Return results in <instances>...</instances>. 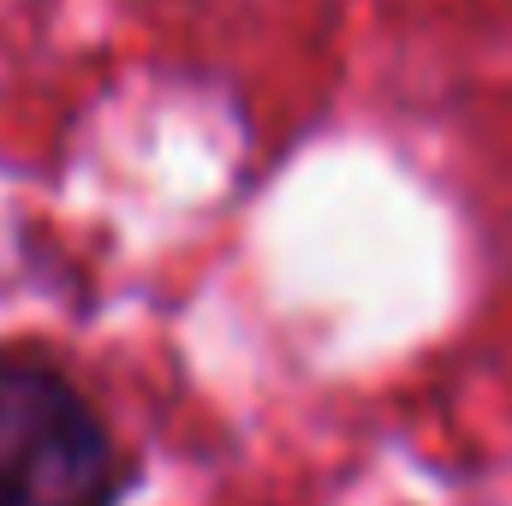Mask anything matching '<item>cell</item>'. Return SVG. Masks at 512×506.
Instances as JSON below:
<instances>
[{
    "instance_id": "1",
    "label": "cell",
    "mask_w": 512,
    "mask_h": 506,
    "mask_svg": "<svg viewBox=\"0 0 512 506\" xmlns=\"http://www.w3.org/2000/svg\"><path fill=\"white\" fill-rule=\"evenodd\" d=\"M126 441L102 405L36 352H0V506H126Z\"/></svg>"
}]
</instances>
